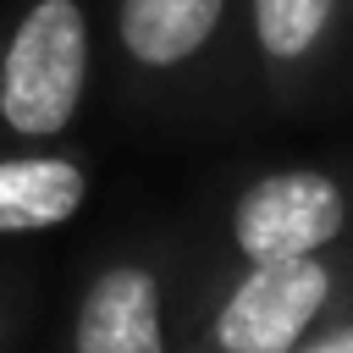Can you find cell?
Here are the masks:
<instances>
[{
  "label": "cell",
  "mask_w": 353,
  "mask_h": 353,
  "mask_svg": "<svg viewBox=\"0 0 353 353\" xmlns=\"http://www.w3.org/2000/svg\"><path fill=\"white\" fill-rule=\"evenodd\" d=\"M61 353H176L165 265L143 248L105 254L72 298Z\"/></svg>",
  "instance_id": "cell-6"
},
{
  "label": "cell",
  "mask_w": 353,
  "mask_h": 353,
  "mask_svg": "<svg viewBox=\"0 0 353 353\" xmlns=\"http://www.w3.org/2000/svg\"><path fill=\"white\" fill-rule=\"evenodd\" d=\"M237 28L259 94L292 110L336 72L353 39V0H243Z\"/></svg>",
  "instance_id": "cell-5"
},
{
  "label": "cell",
  "mask_w": 353,
  "mask_h": 353,
  "mask_svg": "<svg viewBox=\"0 0 353 353\" xmlns=\"http://www.w3.org/2000/svg\"><path fill=\"white\" fill-rule=\"evenodd\" d=\"M353 193L320 165H276L248 176L226 204V254L243 265H281L347 248Z\"/></svg>",
  "instance_id": "cell-3"
},
{
  "label": "cell",
  "mask_w": 353,
  "mask_h": 353,
  "mask_svg": "<svg viewBox=\"0 0 353 353\" xmlns=\"http://www.w3.org/2000/svg\"><path fill=\"white\" fill-rule=\"evenodd\" d=\"M353 303V243L281 259V265H243L199 314L193 336L176 353H298Z\"/></svg>",
  "instance_id": "cell-2"
},
{
  "label": "cell",
  "mask_w": 353,
  "mask_h": 353,
  "mask_svg": "<svg viewBox=\"0 0 353 353\" xmlns=\"http://www.w3.org/2000/svg\"><path fill=\"white\" fill-rule=\"evenodd\" d=\"M11 336H17V281L0 276V353L11 347Z\"/></svg>",
  "instance_id": "cell-8"
},
{
  "label": "cell",
  "mask_w": 353,
  "mask_h": 353,
  "mask_svg": "<svg viewBox=\"0 0 353 353\" xmlns=\"http://www.w3.org/2000/svg\"><path fill=\"white\" fill-rule=\"evenodd\" d=\"M243 0H110V50L132 94H182L243 39Z\"/></svg>",
  "instance_id": "cell-4"
},
{
  "label": "cell",
  "mask_w": 353,
  "mask_h": 353,
  "mask_svg": "<svg viewBox=\"0 0 353 353\" xmlns=\"http://www.w3.org/2000/svg\"><path fill=\"white\" fill-rule=\"evenodd\" d=\"M94 199V165L66 149H0V237H44L83 215Z\"/></svg>",
  "instance_id": "cell-7"
},
{
  "label": "cell",
  "mask_w": 353,
  "mask_h": 353,
  "mask_svg": "<svg viewBox=\"0 0 353 353\" xmlns=\"http://www.w3.org/2000/svg\"><path fill=\"white\" fill-rule=\"evenodd\" d=\"M94 0H22L0 33V149L61 143L94 88Z\"/></svg>",
  "instance_id": "cell-1"
}]
</instances>
